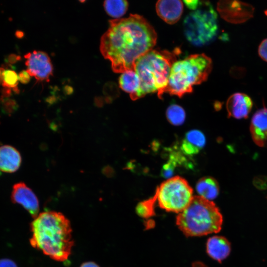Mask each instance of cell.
<instances>
[{"label": "cell", "mask_w": 267, "mask_h": 267, "mask_svg": "<svg viewBox=\"0 0 267 267\" xmlns=\"http://www.w3.org/2000/svg\"><path fill=\"white\" fill-rule=\"evenodd\" d=\"M206 138L200 131L191 130L187 133L183 139L180 149L184 154L192 155L198 153L205 145Z\"/></svg>", "instance_id": "16"}, {"label": "cell", "mask_w": 267, "mask_h": 267, "mask_svg": "<svg viewBox=\"0 0 267 267\" xmlns=\"http://www.w3.org/2000/svg\"><path fill=\"white\" fill-rule=\"evenodd\" d=\"M217 14L208 1L203 2L183 22L185 36L192 44L201 46L211 42L217 35Z\"/></svg>", "instance_id": "6"}, {"label": "cell", "mask_w": 267, "mask_h": 267, "mask_svg": "<svg viewBox=\"0 0 267 267\" xmlns=\"http://www.w3.org/2000/svg\"><path fill=\"white\" fill-rule=\"evenodd\" d=\"M80 267H100L97 264L93 262H86L83 263Z\"/></svg>", "instance_id": "28"}, {"label": "cell", "mask_w": 267, "mask_h": 267, "mask_svg": "<svg viewBox=\"0 0 267 267\" xmlns=\"http://www.w3.org/2000/svg\"><path fill=\"white\" fill-rule=\"evenodd\" d=\"M217 9L221 17L232 24L243 23L253 16L254 7L238 0H220Z\"/></svg>", "instance_id": "8"}, {"label": "cell", "mask_w": 267, "mask_h": 267, "mask_svg": "<svg viewBox=\"0 0 267 267\" xmlns=\"http://www.w3.org/2000/svg\"><path fill=\"white\" fill-rule=\"evenodd\" d=\"M31 245L51 259L67 261L74 241L70 221L61 213L45 211L40 213L30 223Z\"/></svg>", "instance_id": "2"}, {"label": "cell", "mask_w": 267, "mask_h": 267, "mask_svg": "<svg viewBox=\"0 0 267 267\" xmlns=\"http://www.w3.org/2000/svg\"><path fill=\"white\" fill-rule=\"evenodd\" d=\"M27 71L31 76L38 81H49L52 75L53 66L47 53L42 51L34 50L24 56Z\"/></svg>", "instance_id": "9"}, {"label": "cell", "mask_w": 267, "mask_h": 267, "mask_svg": "<svg viewBox=\"0 0 267 267\" xmlns=\"http://www.w3.org/2000/svg\"><path fill=\"white\" fill-rule=\"evenodd\" d=\"M166 116L170 123L174 125L182 124L185 118V113L182 107L173 104L170 105L166 111Z\"/></svg>", "instance_id": "20"}, {"label": "cell", "mask_w": 267, "mask_h": 267, "mask_svg": "<svg viewBox=\"0 0 267 267\" xmlns=\"http://www.w3.org/2000/svg\"><path fill=\"white\" fill-rule=\"evenodd\" d=\"M253 184L258 189L263 190L267 189V176H258L253 179Z\"/></svg>", "instance_id": "23"}, {"label": "cell", "mask_w": 267, "mask_h": 267, "mask_svg": "<svg viewBox=\"0 0 267 267\" xmlns=\"http://www.w3.org/2000/svg\"><path fill=\"white\" fill-rule=\"evenodd\" d=\"M154 196L160 208L178 214L188 206L194 197L192 188L179 176L170 178L162 183Z\"/></svg>", "instance_id": "7"}, {"label": "cell", "mask_w": 267, "mask_h": 267, "mask_svg": "<svg viewBox=\"0 0 267 267\" xmlns=\"http://www.w3.org/2000/svg\"><path fill=\"white\" fill-rule=\"evenodd\" d=\"M222 216L212 201L199 196L193 197L190 203L176 218V224L187 236H200L217 233L222 229Z\"/></svg>", "instance_id": "4"}, {"label": "cell", "mask_w": 267, "mask_h": 267, "mask_svg": "<svg viewBox=\"0 0 267 267\" xmlns=\"http://www.w3.org/2000/svg\"><path fill=\"white\" fill-rule=\"evenodd\" d=\"M103 5L109 15L119 19L126 12L128 2L126 0H105Z\"/></svg>", "instance_id": "19"}, {"label": "cell", "mask_w": 267, "mask_h": 267, "mask_svg": "<svg viewBox=\"0 0 267 267\" xmlns=\"http://www.w3.org/2000/svg\"><path fill=\"white\" fill-rule=\"evenodd\" d=\"M22 159L19 152L8 145L0 146V171L8 173L17 171L21 164Z\"/></svg>", "instance_id": "15"}, {"label": "cell", "mask_w": 267, "mask_h": 267, "mask_svg": "<svg viewBox=\"0 0 267 267\" xmlns=\"http://www.w3.org/2000/svg\"><path fill=\"white\" fill-rule=\"evenodd\" d=\"M180 53L178 48L172 52L152 49L136 60L134 70L140 83L138 99L155 92L162 98L168 85L172 67Z\"/></svg>", "instance_id": "3"}, {"label": "cell", "mask_w": 267, "mask_h": 267, "mask_svg": "<svg viewBox=\"0 0 267 267\" xmlns=\"http://www.w3.org/2000/svg\"><path fill=\"white\" fill-rule=\"evenodd\" d=\"M202 264L198 263H195L194 265H193V267H201ZM205 267H207L206 266Z\"/></svg>", "instance_id": "29"}, {"label": "cell", "mask_w": 267, "mask_h": 267, "mask_svg": "<svg viewBox=\"0 0 267 267\" xmlns=\"http://www.w3.org/2000/svg\"><path fill=\"white\" fill-rule=\"evenodd\" d=\"M212 69V59L204 53L190 55L173 65L164 93L181 97L193 87L205 82Z\"/></svg>", "instance_id": "5"}, {"label": "cell", "mask_w": 267, "mask_h": 267, "mask_svg": "<svg viewBox=\"0 0 267 267\" xmlns=\"http://www.w3.org/2000/svg\"><path fill=\"white\" fill-rule=\"evenodd\" d=\"M184 2L189 8L194 10L198 7L201 1L198 0H185Z\"/></svg>", "instance_id": "27"}, {"label": "cell", "mask_w": 267, "mask_h": 267, "mask_svg": "<svg viewBox=\"0 0 267 267\" xmlns=\"http://www.w3.org/2000/svg\"><path fill=\"white\" fill-rule=\"evenodd\" d=\"M265 13L266 15V16H267V10L265 11Z\"/></svg>", "instance_id": "30"}, {"label": "cell", "mask_w": 267, "mask_h": 267, "mask_svg": "<svg viewBox=\"0 0 267 267\" xmlns=\"http://www.w3.org/2000/svg\"><path fill=\"white\" fill-rule=\"evenodd\" d=\"M206 251L213 260L221 263L229 255L231 245L225 237L215 235L209 238L206 243Z\"/></svg>", "instance_id": "14"}, {"label": "cell", "mask_w": 267, "mask_h": 267, "mask_svg": "<svg viewBox=\"0 0 267 267\" xmlns=\"http://www.w3.org/2000/svg\"><path fill=\"white\" fill-rule=\"evenodd\" d=\"M109 23L108 30L101 38V54L110 61L114 72L134 70L136 60L155 46V30L138 14L111 20Z\"/></svg>", "instance_id": "1"}, {"label": "cell", "mask_w": 267, "mask_h": 267, "mask_svg": "<svg viewBox=\"0 0 267 267\" xmlns=\"http://www.w3.org/2000/svg\"><path fill=\"white\" fill-rule=\"evenodd\" d=\"M183 9V3L180 0H161L156 4L158 15L169 24H175L179 20Z\"/></svg>", "instance_id": "13"}, {"label": "cell", "mask_w": 267, "mask_h": 267, "mask_svg": "<svg viewBox=\"0 0 267 267\" xmlns=\"http://www.w3.org/2000/svg\"><path fill=\"white\" fill-rule=\"evenodd\" d=\"M120 87L125 91L129 93L133 100L138 99L140 89V80L134 70L126 71L122 73L119 80Z\"/></svg>", "instance_id": "17"}, {"label": "cell", "mask_w": 267, "mask_h": 267, "mask_svg": "<svg viewBox=\"0 0 267 267\" xmlns=\"http://www.w3.org/2000/svg\"><path fill=\"white\" fill-rule=\"evenodd\" d=\"M196 189L199 196L212 201L219 193V185L217 180L211 177L201 178L196 183Z\"/></svg>", "instance_id": "18"}, {"label": "cell", "mask_w": 267, "mask_h": 267, "mask_svg": "<svg viewBox=\"0 0 267 267\" xmlns=\"http://www.w3.org/2000/svg\"><path fill=\"white\" fill-rule=\"evenodd\" d=\"M31 76L27 71H22L18 75L19 81L22 83L26 84L29 82Z\"/></svg>", "instance_id": "25"}, {"label": "cell", "mask_w": 267, "mask_h": 267, "mask_svg": "<svg viewBox=\"0 0 267 267\" xmlns=\"http://www.w3.org/2000/svg\"><path fill=\"white\" fill-rule=\"evenodd\" d=\"M156 201L155 196L139 202L136 207V214L142 218L147 219L155 215L154 204Z\"/></svg>", "instance_id": "21"}, {"label": "cell", "mask_w": 267, "mask_h": 267, "mask_svg": "<svg viewBox=\"0 0 267 267\" xmlns=\"http://www.w3.org/2000/svg\"><path fill=\"white\" fill-rule=\"evenodd\" d=\"M258 53L263 60L267 62V38L260 43L258 47Z\"/></svg>", "instance_id": "24"}, {"label": "cell", "mask_w": 267, "mask_h": 267, "mask_svg": "<svg viewBox=\"0 0 267 267\" xmlns=\"http://www.w3.org/2000/svg\"><path fill=\"white\" fill-rule=\"evenodd\" d=\"M11 200L22 206L34 219L39 214V202L32 190L23 182L15 184L12 187Z\"/></svg>", "instance_id": "10"}, {"label": "cell", "mask_w": 267, "mask_h": 267, "mask_svg": "<svg viewBox=\"0 0 267 267\" xmlns=\"http://www.w3.org/2000/svg\"><path fill=\"white\" fill-rule=\"evenodd\" d=\"M250 131L254 143L259 147L267 145V108L257 110L251 121Z\"/></svg>", "instance_id": "12"}, {"label": "cell", "mask_w": 267, "mask_h": 267, "mask_svg": "<svg viewBox=\"0 0 267 267\" xmlns=\"http://www.w3.org/2000/svg\"><path fill=\"white\" fill-rule=\"evenodd\" d=\"M0 78L2 79L3 85L6 87L14 88L18 83V75L11 70H3Z\"/></svg>", "instance_id": "22"}, {"label": "cell", "mask_w": 267, "mask_h": 267, "mask_svg": "<svg viewBox=\"0 0 267 267\" xmlns=\"http://www.w3.org/2000/svg\"><path fill=\"white\" fill-rule=\"evenodd\" d=\"M253 107V101L247 94L235 92L227 99L226 108L228 117L235 119H246Z\"/></svg>", "instance_id": "11"}, {"label": "cell", "mask_w": 267, "mask_h": 267, "mask_svg": "<svg viewBox=\"0 0 267 267\" xmlns=\"http://www.w3.org/2000/svg\"><path fill=\"white\" fill-rule=\"evenodd\" d=\"M0 267H17L16 264L8 259L0 260Z\"/></svg>", "instance_id": "26"}]
</instances>
